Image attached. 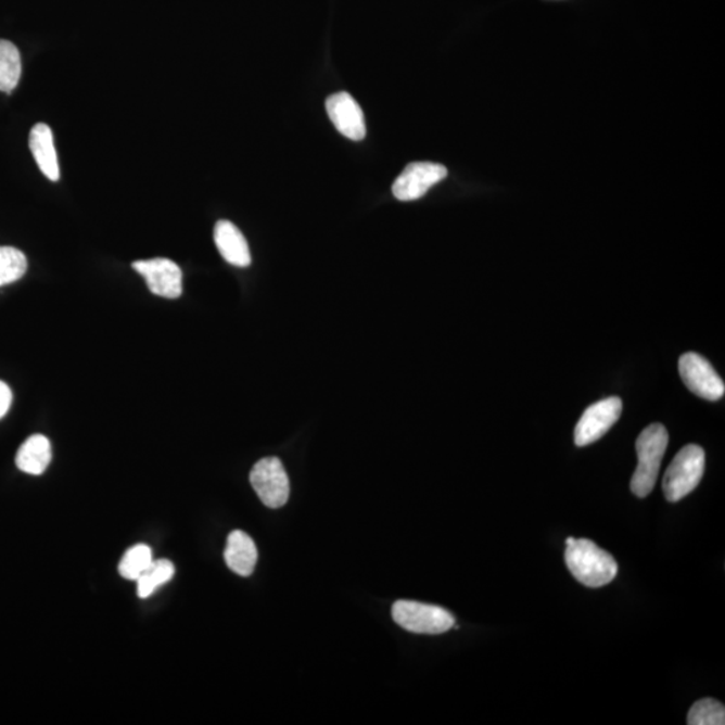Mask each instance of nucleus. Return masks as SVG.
<instances>
[{
    "mask_svg": "<svg viewBox=\"0 0 725 725\" xmlns=\"http://www.w3.org/2000/svg\"><path fill=\"white\" fill-rule=\"evenodd\" d=\"M704 469V449L698 445L683 447L673 458L662 480V489H664L666 500L677 503L698 488Z\"/></svg>",
    "mask_w": 725,
    "mask_h": 725,
    "instance_id": "7ed1b4c3",
    "label": "nucleus"
},
{
    "mask_svg": "<svg viewBox=\"0 0 725 725\" xmlns=\"http://www.w3.org/2000/svg\"><path fill=\"white\" fill-rule=\"evenodd\" d=\"M565 564L577 582L592 588L609 585L619 574L615 559L587 539H575L568 544Z\"/></svg>",
    "mask_w": 725,
    "mask_h": 725,
    "instance_id": "f257e3e1",
    "label": "nucleus"
},
{
    "mask_svg": "<svg viewBox=\"0 0 725 725\" xmlns=\"http://www.w3.org/2000/svg\"><path fill=\"white\" fill-rule=\"evenodd\" d=\"M52 461V445L44 435L36 434L27 438L16 453V467L27 474L39 475Z\"/></svg>",
    "mask_w": 725,
    "mask_h": 725,
    "instance_id": "4468645a",
    "label": "nucleus"
},
{
    "mask_svg": "<svg viewBox=\"0 0 725 725\" xmlns=\"http://www.w3.org/2000/svg\"><path fill=\"white\" fill-rule=\"evenodd\" d=\"M667 444L670 435L661 423L650 424L639 434L636 442L638 466L631 484L632 492L637 497H647L653 491Z\"/></svg>",
    "mask_w": 725,
    "mask_h": 725,
    "instance_id": "f03ea898",
    "label": "nucleus"
},
{
    "mask_svg": "<svg viewBox=\"0 0 725 725\" xmlns=\"http://www.w3.org/2000/svg\"><path fill=\"white\" fill-rule=\"evenodd\" d=\"M393 620L405 631L417 634H442L455 627V616L440 606L398 600L393 606Z\"/></svg>",
    "mask_w": 725,
    "mask_h": 725,
    "instance_id": "20e7f679",
    "label": "nucleus"
},
{
    "mask_svg": "<svg viewBox=\"0 0 725 725\" xmlns=\"http://www.w3.org/2000/svg\"><path fill=\"white\" fill-rule=\"evenodd\" d=\"M214 241L220 256L229 264L240 266V268H246L251 265V249H249L246 238L243 237L241 230L234 224L229 222V220H219L215 225Z\"/></svg>",
    "mask_w": 725,
    "mask_h": 725,
    "instance_id": "9b49d317",
    "label": "nucleus"
},
{
    "mask_svg": "<svg viewBox=\"0 0 725 725\" xmlns=\"http://www.w3.org/2000/svg\"><path fill=\"white\" fill-rule=\"evenodd\" d=\"M687 722L689 725H724L725 707L715 699H702L690 708Z\"/></svg>",
    "mask_w": 725,
    "mask_h": 725,
    "instance_id": "6ab92c4d",
    "label": "nucleus"
},
{
    "mask_svg": "<svg viewBox=\"0 0 725 725\" xmlns=\"http://www.w3.org/2000/svg\"><path fill=\"white\" fill-rule=\"evenodd\" d=\"M251 484L264 506L277 509L289 500L291 485L280 458L268 457L259 460L251 472Z\"/></svg>",
    "mask_w": 725,
    "mask_h": 725,
    "instance_id": "39448f33",
    "label": "nucleus"
},
{
    "mask_svg": "<svg viewBox=\"0 0 725 725\" xmlns=\"http://www.w3.org/2000/svg\"><path fill=\"white\" fill-rule=\"evenodd\" d=\"M30 151L44 177L56 181L60 179L59 157L54 147L53 130L47 124L39 123L30 132Z\"/></svg>",
    "mask_w": 725,
    "mask_h": 725,
    "instance_id": "ddd939ff",
    "label": "nucleus"
},
{
    "mask_svg": "<svg viewBox=\"0 0 725 725\" xmlns=\"http://www.w3.org/2000/svg\"><path fill=\"white\" fill-rule=\"evenodd\" d=\"M175 575V565L167 559L154 560L138 582L139 598H150L158 587L166 585Z\"/></svg>",
    "mask_w": 725,
    "mask_h": 725,
    "instance_id": "dca6fc26",
    "label": "nucleus"
},
{
    "mask_svg": "<svg viewBox=\"0 0 725 725\" xmlns=\"http://www.w3.org/2000/svg\"><path fill=\"white\" fill-rule=\"evenodd\" d=\"M11 402H13V393L4 382L0 381V419L8 415Z\"/></svg>",
    "mask_w": 725,
    "mask_h": 725,
    "instance_id": "aec40b11",
    "label": "nucleus"
},
{
    "mask_svg": "<svg viewBox=\"0 0 725 725\" xmlns=\"http://www.w3.org/2000/svg\"><path fill=\"white\" fill-rule=\"evenodd\" d=\"M152 562H154V559H152L151 548L145 544H138V546L129 548L124 554L122 562L118 564V572L128 581H138Z\"/></svg>",
    "mask_w": 725,
    "mask_h": 725,
    "instance_id": "a211bd4d",
    "label": "nucleus"
},
{
    "mask_svg": "<svg viewBox=\"0 0 725 725\" xmlns=\"http://www.w3.org/2000/svg\"><path fill=\"white\" fill-rule=\"evenodd\" d=\"M446 177L447 169L442 164L411 163L394 181L393 194L400 202L417 201Z\"/></svg>",
    "mask_w": 725,
    "mask_h": 725,
    "instance_id": "0eeeda50",
    "label": "nucleus"
},
{
    "mask_svg": "<svg viewBox=\"0 0 725 725\" xmlns=\"http://www.w3.org/2000/svg\"><path fill=\"white\" fill-rule=\"evenodd\" d=\"M258 551L256 543L245 532H231L226 543L225 562L240 576H251L256 569Z\"/></svg>",
    "mask_w": 725,
    "mask_h": 725,
    "instance_id": "f8f14e48",
    "label": "nucleus"
},
{
    "mask_svg": "<svg viewBox=\"0 0 725 725\" xmlns=\"http://www.w3.org/2000/svg\"><path fill=\"white\" fill-rule=\"evenodd\" d=\"M679 376L695 395L708 400L722 399L725 384L711 362L701 355L687 353L678 361Z\"/></svg>",
    "mask_w": 725,
    "mask_h": 725,
    "instance_id": "423d86ee",
    "label": "nucleus"
},
{
    "mask_svg": "<svg viewBox=\"0 0 725 725\" xmlns=\"http://www.w3.org/2000/svg\"><path fill=\"white\" fill-rule=\"evenodd\" d=\"M622 415V400L616 396L597 402L583 412L575 428L576 446H587L603 437Z\"/></svg>",
    "mask_w": 725,
    "mask_h": 725,
    "instance_id": "6e6552de",
    "label": "nucleus"
},
{
    "mask_svg": "<svg viewBox=\"0 0 725 725\" xmlns=\"http://www.w3.org/2000/svg\"><path fill=\"white\" fill-rule=\"evenodd\" d=\"M132 268L143 276L150 291L164 298H178L183 292V275L174 260L152 258L136 260Z\"/></svg>",
    "mask_w": 725,
    "mask_h": 725,
    "instance_id": "1a4fd4ad",
    "label": "nucleus"
},
{
    "mask_svg": "<svg viewBox=\"0 0 725 725\" xmlns=\"http://www.w3.org/2000/svg\"><path fill=\"white\" fill-rule=\"evenodd\" d=\"M26 271L27 258L20 249L0 246V287L21 280Z\"/></svg>",
    "mask_w": 725,
    "mask_h": 725,
    "instance_id": "f3484780",
    "label": "nucleus"
},
{
    "mask_svg": "<svg viewBox=\"0 0 725 725\" xmlns=\"http://www.w3.org/2000/svg\"><path fill=\"white\" fill-rule=\"evenodd\" d=\"M327 113L333 126L345 138L360 141L366 138L365 113L356 100L347 92H339L328 98Z\"/></svg>",
    "mask_w": 725,
    "mask_h": 725,
    "instance_id": "9d476101",
    "label": "nucleus"
},
{
    "mask_svg": "<svg viewBox=\"0 0 725 725\" xmlns=\"http://www.w3.org/2000/svg\"><path fill=\"white\" fill-rule=\"evenodd\" d=\"M22 75V61L18 48L13 42L0 39V90L13 92Z\"/></svg>",
    "mask_w": 725,
    "mask_h": 725,
    "instance_id": "2eb2a0df",
    "label": "nucleus"
}]
</instances>
